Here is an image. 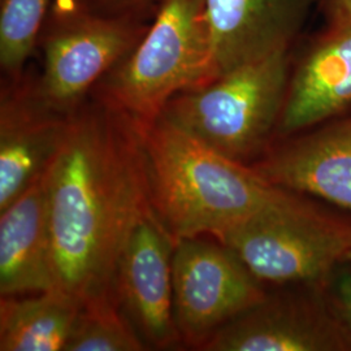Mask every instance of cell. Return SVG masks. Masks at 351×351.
I'll return each mask as SVG.
<instances>
[{
    "label": "cell",
    "mask_w": 351,
    "mask_h": 351,
    "mask_svg": "<svg viewBox=\"0 0 351 351\" xmlns=\"http://www.w3.org/2000/svg\"><path fill=\"white\" fill-rule=\"evenodd\" d=\"M56 289L81 306L117 298L126 242L152 211L138 124L90 95L50 165Z\"/></svg>",
    "instance_id": "6da1fadb"
},
{
    "label": "cell",
    "mask_w": 351,
    "mask_h": 351,
    "mask_svg": "<svg viewBox=\"0 0 351 351\" xmlns=\"http://www.w3.org/2000/svg\"><path fill=\"white\" fill-rule=\"evenodd\" d=\"M137 124L151 207L175 242L202 234L221 237L280 189L251 165L208 149L160 116Z\"/></svg>",
    "instance_id": "7a4b0ae2"
},
{
    "label": "cell",
    "mask_w": 351,
    "mask_h": 351,
    "mask_svg": "<svg viewBox=\"0 0 351 351\" xmlns=\"http://www.w3.org/2000/svg\"><path fill=\"white\" fill-rule=\"evenodd\" d=\"M293 50L245 64L175 95L165 121L239 163L256 162L277 137Z\"/></svg>",
    "instance_id": "3957f363"
},
{
    "label": "cell",
    "mask_w": 351,
    "mask_h": 351,
    "mask_svg": "<svg viewBox=\"0 0 351 351\" xmlns=\"http://www.w3.org/2000/svg\"><path fill=\"white\" fill-rule=\"evenodd\" d=\"M213 80L206 0H164L136 49L90 95L139 124L160 116L175 95Z\"/></svg>",
    "instance_id": "277c9868"
},
{
    "label": "cell",
    "mask_w": 351,
    "mask_h": 351,
    "mask_svg": "<svg viewBox=\"0 0 351 351\" xmlns=\"http://www.w3.org/2000/svg\"><path fill=\"white\" fill-rule=\"evenodd\" d=\"M217 241L234 251L262 284L311 285L324 282L349 261L351 220L280 188Z\"/></svg>",
    "instance_id": "5b68a950"
},
{
    "label": "cell",
    "mask_w": 351,
    "mask_h": 351,
    "mask_svg": "<svg viewBox=\"0 0 351 351\" xmlns=\"http://www.w3.org/2000/svg\"><path fill=\"white\" fill-rule=\"evenodd\" d=\"M151 23L112 17L84 0H52L39 29L43 68L38 93L55 112L71 116L104 75L136 49Z\"/></svg>",
    "instance_id": "8992f818"
},
{
    "label": "cell",
    "mask_w": 351,
    "mask_h": 351,
    "mask_svg": "<svg viewBox=\"0 0 351 351\" xmlns=\"http://www.w3.org/2000/svg\"><path fill=\"white\" fill-rule=\"evenodd\" d=\"M172 272L176 326L181 341L191 346L202 348L267 295L264 284L221 242L176 241Z\"/></svg>",
    "instance_id": "52a82bcc"
},
{
    "label": "cell",
    "mask_w": 351,
    "mask_h": 351,
    "mask_svg": "<svg viewBox=\"0 0 351 351\" xmlns=\"http://www.w3.org/2000/svg\"><path fill=\"white\" fill-rule=\"evenodd\" d=\"M206 351H351L323 282L268 294L216 330Z\"/></svg>",
    "instance_id": "ba28073f"
},
{
    "label": "cell",
    "mask_w": 351,
    "mask_h": 351,
    "mask_svg": "<svg viewBox=\"0 0 351 351\" xmlns=\"http://www.w3.org/2000/svg\"><path fill=\"white\" fill-rule=\"evenodd\" d=\"M73 114V113H72ZM71 116L43 101L36 73L4 78L0 91V211L43 175L60 150Z\"/></svg>",
    "instance_id": "9c48e42d"
},
{
    "label": "cell",
    "mask_w": 351,
    "mask_h": 351,
    "mask_svg": "<svg viewBox=\"0 0 351 351\" xmlns=\"http://www.w3.org/2000/svg\"><path fill=\"white\" fill-rule=\"evenodd\" d=\"M250 165L274 186L351 213V111L275 139Z\"/></svg>",
    "instance_id": "30bf717a"
},
{
    "label": "cell",
    "mask_w": 351,
    "mask_h": 351,
    "mask_svg": "<svg viewBox=\"0 0 351 351\" xmlns=\"http://www.w3.org/2000/svg\"><path fill=\"white\" fill-rule=\"evenodd\" d=\"M316 8L317 0H206L213 80L293 50Z\"/></svg>",
    "instance_id": "8fae6325"
},
{
    "label": "cell",
    "mask_w": 351,
    "mask_h": 351,
    "mask_svg": "<svg viewBox=\"0 0 351 351\" xmlns=\"http://www.w3.org/2000/svg\"><path fill=\"white\" fill-rule=\"evenodd\" d=\"M351 111V26L303 36L291 52V69L277 138Z\"/></svg>",
    "instance_id": "7c38bea8"
},
{
    "label": "cell",
    "mask_w": 351,
    "mask_h": 351,
    "mask_svg": "<svg viewBox=\"0 0 351 351\" xmlns=\"http://www.w3.org/2000/svg\"><path fill=\"white\" fill-rule=\"evenodd\" d=\"M175 239L151 213L134 228L116 271V294L142 337L158 349L182 342L176 326L172 259Z\"/></svg>",
    "instance_id": "4fadbf2b"
},
{
    "label": "cell",
    "mask_w": 351,
    "mask_h": 351,
    "mask_svg": "<svg viewBox=\"0 0 351 351\" xmlns=\"http://www.w3.org/2000/svg\"><path fill=\"white\" fill-rule=\"evenodd\" d=\"M58 290L52 255L50 168L0 211V297Z\"/></svg>",
    "instance_id": "5bb4252c"
},
{
    "label": "cell",
    "mask_w": 351,
    "mask_h": 351,
    "mask_svg": "<svg viewBox=\"0 0 351 351\" xmlns=\"http://www.w3.org/2000/svg\"><path fill=\"white\" fill-rule=\"evenodd\" d=\"M80 308L60 290L1 297L0 350L63 351Z\"/></svg>",
    "instance_id": "9a60e30c"
},
{
    "label": "cell",
    "mask_w": 351,
    "mask_h": 351,
    "mask_svg": "<svg viewBox=\"0 0 351 351\" xmlns=\"http://www.w3.org/2000/svg\"><path fill=\"white\" fill-rule=\"evenodd\" d=\"M117 298L81 306L63 351L145 350L134 328L117 311Z\"/></svg>",
    "instance_id": "2e32d148"
},
{
    "label": "cell",
    "mask_w": 351,
    "mask_h": 351,
    "mask_svg": "<svg viewBox=\"0 0 351 351\" xmlns=\"http://www.w3.org/2000/svg\"><path fill=\"white\" fill-rule=\"evenodd\" d=\"M52 0H0V68L19 78L37 47L39 29Z\"/></svg>",
    "instance_id": "e0dca14e"
},
{
    "label": "cell",
    "mask_w": 351,
    "mask_h": 351,
    "mask_svg": "<svg viewBox=\"0 0 351 351\" xmlns=\"http://www.w3.org/2000/svg\"><path fill=\"white\" fill-rule=\"evenodd\" d=\"M326 301L351 342V262H343L323 282Z\"/></svg>",
    "instance_id": "ac0fdd59"
},
{
    "label": "cell",
    "mask_w": 351,
    "mask_h": 351,
    "mask_svg": "<svg viewBox=\"0 0 351 351\" xmlns=\"http://www.w3.org/2000/svg\"><path fill=\"white\" fill-rule=\"evenodd\" d=\"M95 12L151 23L164 0H84Z\"/></svg>",
    "instance_id": "d6986e66"
},
{
    "label": "cell",
    "mask_w": 351,
    "mask_h": 351,
    "mask_svg": "<svg viewBox=\"0 0 351 351\" xmlns=\"http://www.w3.org/2000/svg\"><path fill=\"white\" fill-rule=\"evenodd\" d=\"M316 11L326 27L351 26V0H317Z\"/></svg>",
    "instance_id": "ffe728a7"
},
{
    "label": "cell",
    "mask_w": 351,
    "mask_h": 351,
    "mask_svg": "<svg viewBox=\"0 0 351 351\" xmlns=\"http://www.w3.org/2000/svg\"><path fill=\"white\" fill-rule=\"evenodd\" d=\"M349 261H350V262H351V254H350V256H349Z\"/></svg>",
    "instance_id": "44dd1931"
}]
</instances>
